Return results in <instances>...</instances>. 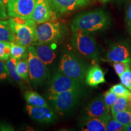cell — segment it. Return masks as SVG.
Masks as SVG:
<instances>
[{
  "label": "cell",
  "instance_id": "5b68a950",
  "mask_svg": "<svg viewBox=\"0 0 131 131\" xmlns=\"http://www.w3.org/2000/svg\"><path fill=\"white\" fill-rule=\"evenodd\" d=\"M86 63L72 53L67 52L62 55L59 71L67 76L83 82L88 70Z\"/></svg>",
  "mask_w": 131,
  "mask_h": 131
},
{
  "label": "cell",
  "instance_id": "74e56055",
  "mask_svg": "<svg viewBox=\"0 0 131 131\" xmlns=\"http://www.w3.org/2000/svg\"><path fill=\"white\" fill-rule=\"evenodd\" d=\"M130 36H131V35H130Z\"/></svg>",
  "mask_w": 131,
  "mask_h": 131
},
{
  "label": "cell",
  "instance_id": "d6a6232c",
  "mask_svg": "<svg viewBox=\"0 0 131 131\" xmlns=\"http://www.w3.org/2000/svg\"><path fill=\"white\" fill-rule=\"evenodd\" d=\"M9 0H0V18H4L6 16V7Z\"/></svg>",
  "mask_w": 131,
  "mask_h": 131
},
{
  "label": "cell",
  "instance_id": "d4e9b609",
  "mask_svg": "<svg viewBox=\"0 0 131 131\" xmlns=\"http://www.w3.org/2000/svg\"><path fill=\"white\" fill-rule=\"evenodd\" d=\"M110 90L115 93L118 96H123L131 99V91L122 83L114 85L110 88Z\"/></svg>",
  "mask_w": 131,
  "mask_h": 131
},
{
  "label": "cell",
  "instance_id": "484cf974",
  "mask_svg": "<svg viewBox=\"0 0 131 131\" xmlns=\"http://www.w3.org/2000/svg\"><path fill=\"white\" fill-rule=\"evenodd\" d=\"M11 55V42L0 41V60L7 61Z\"/></svg>",
  "mask_w": 131,
  "mask_h": 131
},
{
  "label": "cell",
  "instance_id": "ba28073f",
  "mask_svg": "<svg viewBox=\"0 0 131 131\" xmlns=\"http://www.w3.org/2000/svg\"><path fill=\"white\" fill-rule=\"evenodd\" d=\"M28 59L29 77L36 84L42 83L48 76V71L45 63L37 55L28 50Z\"/></svg>",
  "mask_w": 131,
  "mask_h": 131
},
{
  "label": "cell",
  "instance_id": "e0dca14e",
  "mask_svg": "<svg viewBox=\"0 0 131 131\" xmlns=\"http://www.w3.org/2000/svg\"><path fill=\"white\" fill-rule=\"evenodd\" d=\"M107 123L98 118L88 117L82 124L81 130L83 131H106Z\"/></svg>",
  "mask_w": 131,
  "mask_h": 131
},
{
  "label": "cell",
  "instance_id": "4dcf8cb0",
  "mask_svg": "<svg viewBox=\"0 0 131 131\" xmlns=\"http://www.w3.org/2000/svg\"><path fill=\"white\" fill-rule=\"evenodd\" d=\"M126 23L129 34L131 35V0L129 3L126 15Z\"/></svg>",
  "mask_w": 131,
  "mask_h": 131
},
{
  "label": "cell",
  "instance_id": "8d00e7d4",
  "mask_svg": "<svg viewBox=\"0 0 131 131\" xmlns=\"http://www.w3.org/2000/svg\"><path fill=\"white\" fill-rule=\"evenodd\" d=\"M130 64V68H131V63Z\"/></svg>",
  "mask_w": 131,
  "mask_h": 131
},
{
  "label": "cell",
  "instance_id": "6da1fadb",
  "mask_svg": "<svg viewBox=\"0 0 131 131\" xmlns=\"http://www.w3.org/2000/svg\"><path fill=\"white\" fill-rule=\"evenodd\" d=\"M110 23V17L107 13L98 9L84 12L77 15L71 23L72 31L81 30L92 33L107 28Z\"/></svg>",
  "mask_w": 131,
  "mask_h": 131
},
{
  "label": "cell",
  "instance_id": "30bf717a",
  "mask_svg": "<svg viewBox=\"0 0 131 131\" xmlns=\"http://www.w3.org/2000/svg\"><path fill=\"white\" fill-rule=\"evenodd\" d=\"M37 0H9L7 10L11 17L30 18Z\"/></svg>",
  "mask_w": 131,
  "mask_h": 131
},
{
  "label": "cell",
  "instance_id": "2e32d148",
  "mask_svg": "<svg viewBox=\"0 0 131 131\" xmlns=\"http://www.w3.org/2000/svg\"><path fill=\"white\" fill-rule=\"evenodd\" d=\"M84 80L86 84L91 87H96L106 83L104 72L97 64H95L88 69Z\"/></svg>",
  "mask_w": 131,
  "mask_h": 131
},
{
  "label": "cell",
  "instance_id": "1f68e13d",
  "mask_svg": "<svg viewBox=\"0 0 131 131\" xmlns=\"http://www.w3.org/2000/svg\"><path fill=\"white\" fill-rule=\"evenodd\" d=\"M3 60H0V80H4L7 78L9 74L7 65L5 64Z\"/></svg>",
  "mask_w": 131,
  "mask_h": 131
},
{
  "label": "cell",
  "instance_id": "f1b7e54d",
  "mask_svg": "<svg viewBox=\"0 0 131 131\" xmlns=\"http://www.w3.org/2000/svg\"><path fill=\"white\" fill-rule=\"evenodd\" d=\"M115 71L118 76L120 77L124 72H126L129 68H130V64L129 63L124 62H114L113 63Z\"/></svg>",
  "mask_w": 131,
  "mask_h": 131
},
{
  "label": "cell",
  "instance_id": "7c38bea8",
  "mask_svg": "<svg viewBox=\"0 0 131 131\" xmlns=\"http://www.w3.org/2000/svg\"><path fill=\"white\" fill-rule=\"evenodd\" d=\"M86 111L88 117L98 118L102 119L106 123L111 118V115L107 110L102 95H98L94 98L87 106Z\"/></svg>",
  "mask_w": 131,
  "mask_h": 131
},
{
  "label": "cell",
  "instance_id": "cb8c5ba5",
  "mask_svg": "<svg viewBox=\"0 0 131 131\" xmlns=\"http://www.w3.org/2000/svg\"><path fill=\"white\" fill-rule=\"evenodd\" d=\"M112 117L122 124L127 126L131 123V109L117 112L113 115Z\"/></svg>",
  "mask_w": 131,
  "mask_h": 131
},
{
  "label": "cell",
  "instance_id": "277c9868",
  "mask_svg": "<svg viewBox=\"0 0 131 131\" xmlns=\"http://www.w3.org/2000/svg\"><path fill=\"white\" fill-rule=\"evenodd\" d=\"M72 32V44L75 50L86 58L98 61L100 60V52L94 38L89 33L81 30Z\"/></svg>",
  "mask_w": 131,
  "mask_h": 131
},
{
  "label": "cell",
  "instance_id": "d6986e66",
  "mask_svg": "<svg viewBox=\"0 0 131 131\" xmlns=\"http://www.w3.org/2000/svg\"><path fill=\"white\" fill-rule=\"evenodd\" d=\"M26 102L29 105L34 106H48V104L45 100L34 91H27L24 95Z\"/></svg>",
  "mask_w": 131,
  "mask_h": 131
},
{
  "label": "cell",
  "instance_id": "ac0fdd59",
  "mask_svg": "<svg viewBox=\"0 0 131 131\" xmlns=\"http://www.w3.org/2000/svg\"><path fill=\"white\" fill-rule=\"evenodd\" d=\"M0 41H15L14 33L9 21L0 20Z\"/></svg>",
  "mask_w": 131,
  "mask_h": 131
},
{
  "label": "cell",
  "instance_id": "3957f363",
  "mask_svg": "<svg viewBox=\"0 0 131 131\" xmlns=\"http://www.w3.org/2000/svg\"><path fill=\"white\" fill-rule=\"evenodd\" d=\"M15 41L26 47L33 45L35 40L36 24L30 18L11 17L9 19Z\"/></svg>",
  "mask_w": 131,
  "mask_h": 131
},
{
  "label": "cell",
  "instance_id": "836d02e7",
  "mask_svg": "<svg viewBox=\"0 0 131 131\" xmlns=\"http://www.w3.org/2000/svg\"><path fill=\"white\" fill-rule=\"evenodd\" d=\"M14 129L7 124H0V130H12Z\"/></svg>",
  "mask_w": 131,
  "mask_h": 131
},
{
  "label": "cell",
  "instance_id": "e575fe53",
  "mask_svg": "<svg viewBox=\"0 0 131 131\" xmlns=\"http://www.w3.org/2000/svg\"><path fill=\"white\" fill-rule=\"evenodd\" d=\"M124 131H131V123L128 124V125L126 126Z\"/></svg>",
  "mask_w": 131,
  "mask_h": 131
},
{
  "label": "cell",
  "instance_id": "7402d4cb",
  "mask_svg": "<svg viewBox=\"0 0 131 131\" xmlns=\"http://www.w3.org/2000/svg\"><path fill=\"white\" fill-rule=\"evenodd\" d=\"M26 47L16 42H11V55L10 57L16 60H19L26 56Z\"/></svg>",
  "mask_w": 131,
  "mask_h": 131
},
{
  "label": "cell",
  "instance_id": "7a4b0ae2",
  "mask_svg": "<svg viewBox=\"0 0 131 131\" xmlns=\"http://www.w3.org/2000/svg\"><path fill=\"white\" fill-rule=\"evenodd\" d=\"M66 32L65 27L60 22L49 21L36 24L35 40L33 45L52 44L59 41Z\"/></svg>",
  "mask_w": 131,
  "mask_h": 131
},
{
  "label": "cell",
  "instance_id": "4316f807",
  "mask_svg": "<svg viewBox=\"0 0 131 131\" xmlns=\"http://www.w3.org/2000/svg\"><path fill=\"white\" fill-rule=\"evenodd\" d=\"M118 97V96L114 92L111 91L110 89L104 93L103 98H104V101L106 104V108H107V110L109 112H111V107L114 104V103L115 102V101L117 100Z\"/></svg>",
  "mask_w": 131,
  "mask_h": 131
},
{
  "label": "cell",
  "instance_id": "4fadbf2b",
  "mask_svg": "<svg viewBox=\"0 0 131 131\" xmlns=\"http://www.w3.org/2000/svg\"><path fill=\"white\" fill-rule=\"evenodd\" d=\"M93 0H49L52 10L57 14L69 13L90 4Z\"/></svg>",
  "mask_w": 131,
  "mask_h": 131
},
{
  "label": "cell",
  "instance_id": "9c48e42d",
  "mask_svg": "<svg viewBox=\"0 0 131 131\" xmlns=\"http://www.w3.org/2000/svg\"><path fill=\"white\" fill-rule=\"evenodd\" d=\"M103 60L108 62H124L131 63V48L126 42L119 41L113 44L108 49Z\"/></svg>",
  "mask_w": 131,
  "mask_h": 131
},
{
  "label": "cell",
  "instance_id": "52a82bcc",
  "mask_svg": "<svg viewBox=\"0 0 131 131\" xmlns=\"http://www.w3.org/2000/svg\"><path fill=\"white\" fill-rule=\"evenodd\" d=\"M81 93V90L73 89L57 95L52 100L56 111L64 113L72 109L77 103Z\"/></svg>",
  "mask_w": 131,
  "mask_h": 131
},
{
  "label": "cell",
  "instance_id": "d590c367",
  "mask_svg": "<svg viewBox=\"0 0 131 131\" xmlns=\"http://www.w3.org/2000/svg\"><path fill=\"white\" fill-rule=\"evenodd\" d=\"M101 1L103 3H106V2H107V1H109V0H101Z\"/></svg>",
  "mask_w": 131,
  "mask_h": 131
},
{
  "label": "cell",
  "instance_id": "83f0119b",
  "mask_svg": "<svg viewBox=\"0 0 131 131\" xmlns=\"http://www.w3.org/2000/svg\"><path fill=\"white\" fill-rule=\"evenodd\" d=\"M126 125L116 120L114 118H111L106 125L107 131H124Z\"/></svg>",
  "mask_w": 131,
  "mask_h": 131
},
{
  "label": "cell",
  "instance_id": "44dd1931",
  "mask_svg": "<svg viewBox=\"0 0 131 131\" xmlns=\"http://www.w3.org/2000/svg\"><path fill=\"white\" fill-rule=\"evenodd\" d=\"M16 69V72L22 79L25 80H27V78L29 77L27 54L26 56L23 57L22 58L18 60Z\"/></svg>",
  "mask_w": 131,
  "mask_h": 131
},
{
  "label": "cell",
  "instance_id": "ffe728a7",
  "mask_svg": "<svg viewBox=\"0 0 131 131\" xmlns=\"http://www.w3.org/2000/svg\"><path fill=\"white\" fill-rule=\"evenodd\" d=\"M131 109V99L123 96H118L111 109L112 115L116 113Z\"/></svg>",
  "mask_w": 131,
  "mask_h": 131
},
{
  "label": "cell",
  "instance_id": "9a60e30c",
  "mask_svg": "<svg viewBox=\"0 0 131 131\" xmlns=\"http://www.w3.org/2000/svg\"><path fill=\"white\" fill-rule=\"evenodd\" d=\"M28 50L37 55L46 66L52 64L56 58L53 49L47 44L30 46L28 47Z\"/></svg>",
  "mask_w": 131,
  "mask_h": 131
},
{
  "label": "cell",
  "instance_id": "8992f818",
  "mask_svg": "<svg viewBox=\"0 0 131 131\" xmlns=\"http://www.w3.org/2000/svg\"><path fill=\"white\" fill-rule=\"evenodd\" d=\"M83 82L78 81L67 76L61 72H58L53 75L50 81L48 91L49 99L52 101L60 93L73 89L82 90Z\"/></svg>",
  "mask_w": 131,
  "mask_h": 131
},
{
  "label": "cell",
  "instance_id": "f546056e",
  "mask_svg": "<svg viewBox=\"0 0 131 131\" xmlns=\"http://www.w3.org/2000/svg\"><path fill=\"white\" fill-rule=\"evenodd\" d=\"M121 83L131 91V68H129L119 77Z\"/></svg>",
  "mask_w": 131,
  "mask_h": 131
},
{
  "label": "cell",
  "instance_id": "5bb4252c",
  "mask_svg": "<svg viewBox=\"0 0 131 131\" xmlns=\"http://www.w3.org/2000/svg\"><path fill=\"white\" fill-rule=\"evenodd\" d=\"M26 109L31 118L39 123H50L56 119L55 113L49 106H34L27 104Z\"/></svg>",
  "mask_w": 131,
  "mask_h": 131
},
{
  "label": "cell",
  "instance_id": "603a6c76",
  "mask_svg": "<svg viewBox=\"0 0 131 131\" xmlns=\"http://www.w3.org/2000/svg\"><path fill=\"white\" fill-rule=\"evenodd\" d=\"M17 61L18 60H16V59L10 57V58L7 60L6 65H7L8 69L9 74L10 75L11 77H12L15 81L17 82V83H19V82L21 81V80L22 79V78L20 77V76H19L18 73L16 72V63H17Z\"/></svg>",
  "mask_w": 131,
  "mask_h": 131
},
{
  "label": "cell",
  "instance_id": "8fae6325",
  "mask_svg": "<svg viewBox=\"0 0 131 131\" xmlns=\"http://www.w3.org/2000/svg\"><path fill=\"white\" fill-rule=\"evenodd\" d=\"M30 19L36 24H40L57 19L49 0H37Z\"/></svg>",
  "mask_w": 131,
  "mask_h": 131
}]
</instances>
